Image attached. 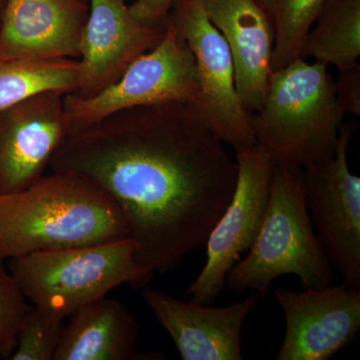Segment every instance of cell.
<instances>
[{
  "mask_svg": "<svg viewBox=\"0 0 360 360\" xmlns=\"http://www.w3.org/2000/svg\"><path fill=\"white\" fill-rule=\"evenodd\" d=\"M89 18L79 46V82L75 96L87 98L120 79L142 54L155 49L165 28L132 18L127 0H89Z\"/></svg>",
  "mask_w": 360,
  "mask_h": 360,
  "instance_id": "7c38bea8",
  "label": "cell"
},
{
  "mask_svg": "<svg viewBox=\"0 0 360 360\" xmlns=\"http://www.w3.org/2000/svg\"><path fill=\"white\" fill-rule=\"evenodd\" d=\"M7 1H8V0H0V30H1L2 21H4V13H6Z\"/></svg>",
  "mask_w": 360,
  "mask_h": 360,
  "instance_id": "cb8c5ba5",
  "label": "cell"
},
{
  "mask_svg": "<svg viewBox=\"0 0 360 360\" xmlns=\"http://www.w3.org/2000/svg\"><path fill=\"white\" fill-rule=\"evenodd\" d=\"M144 302L167 331L182 360H241V333L260 295L224 307L184 302L165 291L143 288Z\"/></svg>",
  "mask_w": 360,
  "mask_h": 360,
  "instance_id": "4fadbf2b",
  "label": "cell"
},
{
  "mask_svg": "<svg viewBox=\"0 0 360 360\" xmlns=\"http://www.w3.org/2000/svg\"><path fill=\"white\" fill-rule=\"evenodd\" d=\"M198 90L193 53L167 21L160 44L135 59L115 84L87 98L65 94L70 134L135 106L176 101L193 103Z\"/></svg>",
  "mask_w": 360,
  "mask_h": 360,
  "instance_id": "8992f818",
  "label": "cell"
},
{
  "mask_svg": "<svg viewBox=\"0 0 360 360\" xmlns=\"http://www.w3.org/2000/svg\"><path fill=\"white\" fill-rule=\"evenodd\" d=\"M112 198L80 175L52 172L18 193L0 194V259L129 238Z\"/></svg>",
  "mask_w": 360,
  "mask_h": 360,
  "instance_id": "7a4b0ae2",
  "label": "cell"
},
{
  "mask_svg": "<svg viewBox=\"0 0 360 360\" xmlns=\"http://www.w3.org/2000/svg\"><path fill=\"white\" fill-rule=\"evenodd\" d=\"M78 82V59L0 56V110L41 92L73 94Z\"/></svg>",
  "mask_w": 360,
  "mask_h": 360,
  "instance_id": "ac0fdd59",
  "label": "cell"
},
{
  "mask_svg": "<svg viewBox=\"0 0 360 360\" xmlns=\"http://www.w3.org/2000/svg\"><path fill=\"white\" fill-rule=\"evenodd\" d=\"M49 167L105 191L124 215L139 262L160 274L205 245L238 174L194 104L179 101L135 106L70 132Z\"/></svg>",
  "mask_w": 360,
  "mask_h": 360,
  "instance_id": "6da1fadb",
  "label": "cell"
},
{
  "mask_svg": "<svg viewBox=\"0 0 360 360\" xmlns=\"http://www.w3.org/2000/svg\"><path fill=\"white\" fill-rule=\"evenodd\" d=\"M342 118L328 65L304 58L272 71L262 108L248 115L274 165L300 168L335 155Z\"/></svg>",
  "mask_w": 360,
  "mask_h": 360,
  "instance_id": "3957f363",
  "label": "cell"
},
{
  "mask_svg": "<svg viewBox=\"0 0 360 360\" xmlns=\"http://www.w3.org/2000/svg\"><path fill=\"white\" fill-rule=\"evenodd\" d=\"M335 96L342 115H360V65L340 71Z\"/></svg>",
  "mask_w": 360,
  "mask_h": 360,
  "instance_id": "7402d4cb",
  "label": "cell"
},
{
  "mask_svg": "<svg viewBox=\"0 0 360 360\" xmlns=\"http://www.w3.org/2000/svg\"><path fill=\"white\" fill-rule=\"evenodd\" d=\"M167 21L195 60L200 90L193 104L208 127L236 150L257 144L236 94L231 51L208 18L203 0H174Z\"/></svg>",
  "mask_w": 360,
  "mask_h": 360,
  "instance_id": "ba28073f",
  "label": "cell"
},
{
  "mask_svg": "<svg viewBox=\"0 0 360 360\" xmlns=\"http://www.w3.org/2000/svg\"><path fill=\"white\" fill-rule=\"evenodd\" d=\"M70 317L53 360L141 359L139 322L118 300L99 298Z\"/></svg>",
  "mask_w": 360,
  "mask_h": 360,
  "instance_id": "2e32d148",
  "label": "cell"
},
{
  "mask_svg": "<svg viewBox=\"0 0 360 360\" xmlns=\"http://www.w3.org/2000/svg\"><path fill=\"white\" fill-rule=\"evenodd\" d=\"M89 11L85 0H8L0 56L77 59Z\"/></svg>",
  "mask_w": 360,
  "mask_h": 360,
  "instance_id": "9a60e30c",
  "label": "cell"
},
{
  "mask_svg": "<svg viewBox=\"0 0 360 360\" xmlns=\"http://www.w3.org/2000/svg\"><path fill=\"white\" fill-rule=\"evenodd\" d=\"M8 270L35 307L63 319L122 284L146 288L155 274L130 238L11 258Z\"/></svg>",
  "mask_w": 360,
  "mask_h": 360,
  "instance_id": "5b68a950",
  "label": "cell"
},
{
  "mask_svg": "<svg viewBox=\"0 0 360 360\" xmlns=\"http://www.w3.org/2000/svg\"><path fill=\"white\" fill-rule=\"evenodd\" d=\"M283 276H297L303 290H319L335 279L305 203L302 168L274 165L264 222L248 255L227 274L225 288L265 297Z\"/></svg>",
  "mask_w": 360,
  "mask_h": 360,
  "instance_id": "277c9868",
  "label": "cell"
},
{
  "mask_svg": "<svg viewBox=\"0 0 360 360\" xmlns=\"http://www.w3.org/2000/svg\"><path fill=\"white\" fill-rule=\"evenodd\" d=\"M238 174L229 205L206 240V262L186 295L210 305L221 295L229 270L250 250L264 222L274 162L257 144L236 150Z\"/></svg>",
  "mask_w": 360,
  "mask_h": 360,
  "instance_id": "9c48e42d",
  "label": "cell"
},
{
  "mask_svg": "<svg viewBox=\"0 0 360 360\" xmlns=\"http://www.w3.org/2000/svg\"><path fill=\"white\" fill-rule=\"evenodd\" d=\"M85 1H89V0H85Z\"/></svg>",
  "mask_w": 360,
  "mask_h": 360,
  "instance_id": "d4e9b609",
  "label": "cell"
},
{
  "mask_svg": "<svg viewBox=\"0 0 360 360\" xmlns=\"http://www.w3.org/2000/svg\"><path fill=\"white\" fill-rule=\"evenodd\" d=\"M206 14L231 51L234 84L248 115L262 108L271 75L274 30L257 0H203Z\"/></svg>",
  "mask_w": 360,
  "mask_h": 360,
  "instance_id": "5bb4252c",
  "label": "cell"
},
{
  "mask_svg": "<svg viewBox=\"0 0 360 360\" xmlns=\"http://www.w3.org/2000/svg\"><path fill=\"white\" fill-rule=\"evenodd\" d=\"M360 0H324L310 28L302 58H312L338 70L359 65Z\"/></svg>",
  "mask_w": 360,
  "mask_h": 360,
  "instance_id": "e0dca14e",
  "label": "cell"
},
{
  "mask_svg": "<svg viewBox=\"0 0 360 360\" xmlns=\"http://www.w3.org/2000/svg\"><path fill=\"white\" fill-rule=\"evenodd\" d=\"M20 286L0 259V359H11L28 307Z\"/></svg>",
  "mask_w": 360,
  "mask_h": 360,
  "instance_id": "44dd1931",
  "label": "cell"
},
{
  "mask_svg": "<svg viewBox=\"0 0 360 360\" xmlns=\"http://www.w3.org/2000/svg\"><path fill=\"white\" fill-rule=\"evenodd\" d=\"M63 319L39 307L26 312L13 360H53L63 338Z\"/></svg>",
  "mask_w": 360,
  "mask_h": 360,
  "instance_id": "ffe728a7",
  "label": "cell"
},
{
  "mask_svg": "<svg viewBox=\"0 0 360 360\" xmlns=\"http://www.w3.org/2000/svg\"><path fill=\"white\" fill-rule=\"evenodd\" d=\"M65 96L41 92L0 110V194L18 193L44 176L70 134Z\"/></svg>",
  "mask_w": 360,
  "mask_h": 360,
  "instance_id": "8fae6325",
  "label": "cell"
},
{
  "mask_svg": "<svg viewBox=\"0 0 360 360\" xmlns=\"http://www.w3.org/2000/svg\"><path fill=\"white\" fill-rule=\"evenodd\" d=\"M357 123H342L335 153L302 168L307 210L315 234L333 269L349 288H360V177L348 167Z\"/></svg>",
  "mask_w": 360,
  "mask_h": 360,
  "instance_id": "52a82bcc",
  "label": "cell"
},
{
  "mask_svg": "<svg viewBox=\"0 0 360 360\" xmlns=\"http://www.w3.org/2000/svg\"><path fill=\"white\" fill-rule=\"evenodd\" d=\"M174 0H135L129 6L130 14L142 25L165 28Z\"/></svg>",
  "mask_w": 360,
  "mask_h": 360,
  "instance_id": "603a6c76",
  "label": "cell"
},
{
  "mask_svg": "<svg viewBox=\"0 0 360 360\" xmlns=\"http://www.w3.org/2000/svg\"><path fill=\"white\" fill-rule=\"evenodd\" d=\"M285 333L277 360H328L359 335L360 291L347 284L296 292L279 288Z\"/></svg>",
  "mask_w": 360,
  "mask_h": 360,
  "instance_id": "30bf717a",
  "label": "cell"
},
{
  "mask_svg": "<svg viewBox=\"0 0 360 360\" xmlns=\"http://www.w3.org/2000/svg\"><path fill=\"white\" fill-rule=\"evenodd\" d=\"M269 14L274 30L271 70L302 58L305 39L324 0H257Z\"/></svg>",
  "mask_w": 360,
  "mask_h": 360,
  "instance_id": "d6986e66",
  "label": "cell"
}]
</instances>
